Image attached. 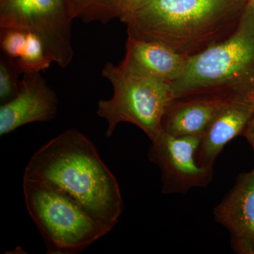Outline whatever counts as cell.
<instances>
[{
  "instance_id": "3957f363",
  "label": "cell",
  "mask_w": 254,
  "mask_h": 254,
  "mask_svg": "<svg viewBox=\"0 0 254 254\" xmlns=\"http://www.w3.org/2000/svg\"><path fill=\"white\" fill-rule=\"evenodd\" d=\"M174 100L246 98L254 91V9L246 4L236 31L225 41L189 58L171 83Z\"/></svg>"
},
{
  "instance_id": "5b68a950",
  "label": "cell",
  "mask_w": 254,
  "mask_h": 254,
  "mask_svg": "<svg viewBox=\"0 0 254 254\" xmlns=\"http://www.w3.org/2000/svg\"><path fill=\"white\" fill-rule=\"evenodd\" d=\"M102 76L113 87V96L100 100L97 114L108 123L106 136L113 134L120 123L136 125L150 141L163 131V120L174 100L171 85L158 78L124 71L111 63L105 64Z\"/></svg>"
},
{
  "instance_id": "e0dca14e",
  "label": "cell",
  "mask_w": 254,
  "mask_h": 254,
  "mask_svg": "<svg viewBox=\"0 0 254 254\" xmlns=\"http://www.w3.org/2000/svg\"><path fill=\"white\" fill-rule=\"evenodd\" d=\"M152 0H119V18L120 21L126 23L136 11Z\"/></svg>"
},
{
  "instance_id": "2e32d148",
  "label": "cell",
  "mask_w": 254,
  "mask_h": 254,
  "mask_svg": "<svg viewBox=\"0 0 254 254\" xmlns=\"http://www.w3.org/2000/svg\"><path fill=\"white\" fill-rule=\"evenodd\" d=\"M28 31L14 28H0L1 53L13 59L21 57L26 46Z\"/></svg>"
},
{
  "instance_id": "8992f818",
  "label": "cell",
  "mask_w": 254,
  "mask_h": 254,
  "mask_svg": "<svg viewBox=\"0 0 254 254\" xmlns=\"http://www.w3.org/2000/svg\"><path fill=\"white\" fill-rule=\"evenodd\" d=\"M73 20L67 0H0V28L38 35L48 57L63 68L73 60Z\"/></svg>"
},
{
  "instance_id": "7a4b0ae2",
  "label": "cell",
  "mask_w": 254,
  "mask_h": 254,
  "mask_svg": "<svg viewBox=\"0 0 254 254\" xmlns=\"http://www.w3.org/2000/svg\"><path fill=\"white\" fill-rule=\"evenodd\" d=\"M247 0H152L125 24L128 37L194 56L235 33Z\"/></svg>"
},
{
  "instance_id": "9c48e42d",
  "label": "cell",
  "mask_w": 254,
  "mask_h": 254,
  "mask_svg": "<svg viewBox=\"0 0 254 254\" xmlns=\"http://www.w3.org/2000/svg\"><path fill=\"white\" fill-rule=\"evenodd\" d=\"M58 110V96L41 73H24L16 98L0 107V135L27 124L50 121Z\"/></svg>"
},
{
  "instance_id": "9a60e30c",
  "label": "cell",
  "mask_w": 254,
  "mask_h": 254,
  "mask_svg": "<svg viewBox=\"0 0 254 254\" xmlns=\"http://www.w3.org/2000/svg\"><path fill=\"white\" fill-rule=\"evenodd\" d=\"M23 73L16 60L1 53L0 55V100L1 104L16 98L21 88L18 79Z\"/></svg>"
},
{
  "instance_id": "ac0fdd59",
  "label": "cell",
  "mask_w": 254,
  "mask_h": 254,
  "mask_svg": "<svg viewBox=\"0 0 254 254\" xmlns=\"http://www.w3.org/2000/svg\"><path fill=\"white\" fill-rule=\"evenodd\" d=\"M242 136L245 137L246 139L253 148L254 152V113L250 122L247 124V127H245L242 133Z\"/></svg>"
},
{
  "instance_id": "52a82bcc",
  "label": "cell",
  "mask_w": 254,
  "mask_h": 254,
  "mask_svg": "<svg viewBox=\"0 0 254 254\" xmlns=\"http://www.w3.org/2000/svg\"><path fill=\"white\" fill-rule=\"evenodd\" d=\"M200 136H175L165 132L151 141L148 157L161 173L165 194H185L195 187L206 188L213 180V168L198 166L195 154Z\"/></svg>"
},
{
  "instance_id": "6da1fadb",
  "label": "cell",
  "mask_w": 254,
  "mask_h": 254,
  "mask_svg": "<svg viewBox=\"0 0 254 254\" xmlns=\"http://www.w3.org/2000/svg\"><path fill=\"white\" fill-rule=\"evenodd\" d=\"M23 180L42 182L63 192L110 230L123 211L116 177L89 138L74 128L37 150L26 165Z\"/></svg>"
},
{
  "instance_id": "8fae6325",
  "label": "cell",
  "mask_w": 254,
  "mask_h": 254,
  "mask_svg": "<svg viewBox=\"0 0 254 254\" xmlns=\"http://www.w3.org/2000/svg\"><path fill=\"white\" fill-rule=\"evenodd\" d=\"M254 113L253 107L246 98H237L227 103L200 137L195 154L198 166L213 169L224 147L242 135Z\"/></svg>"
},
{
  "instance_id": "277c9868",
  "label": "cell",
  "mask_w": 254,
  "mask_h": 254,
  "mask_svg": "<svg viewBox=\"0 0 254 254\" xmlns=\"http://www.w3.org/2000/svg\"><path fill=\"white\" fill-rule=\"evenodd\" d=\"M23 190L26 208L41 232L48 254L79 253L112 230L49 185L23 180Z\"/></svg>"
},
{
  "instance_id": "ffe728a7",
  "label": "cell",
  "mask_w": 254,
  "mask_h": 254,
  "mask_svg": "<svg viewBox=\"0 0 254 254\" xmlns=\"http://www.w3.org/2000/svg\"><path fill=\"white\" fill-rule=\"evenodd\" d=\"M247 5L254 9V0H247Z\"/></svg>"
},
{
  "instance_id": "4fadbf2b",
  "label": "cell",
  "mask_w": 254,
  "mask_h": 254,
  "mask_svg": "<svg viewBox=\"0 0 254 254\" xmlns=\"http://www.w3.org/2000/svg\"><path fill=\"white\" fill-rule=\"evenodd\" d=\"M73 19L106 24L119 18V0H67Z\"/></svg>"
},
{
  "instance_id": "5bb4252c",
  "label": "cell",
  "mask_w": 254,
  "mask_h": 254,
  "mask_svg": "<svg viewBox=\"0 0 254 254\" xmlns=\"http://www.w3.org/2000/svg\"><path fill=\"white\" fill-rule=\"evenodd\" d=\"M18 66L24 73H41L53 63L47 54L44 43L38 35L28 32L24 50L18 59Z\"/></svg>"
},
{
  "instance_id": "7c38bea8",
  "label": "cell",
  "mask_w": 254,
  "mask_h": 254,
  "mask_svg": "<svg viewBox=\"0 0 254 254\" xmlns=\"http://www.w3.org/2000/svg\"><path fill=\"white\" fill-rule=\"evenodd\" d=\"M233 100L219 97L175 99L163 120V131L172 136L201 137L222 108Z\"/></svg>"
},
{
  "instance_id": "30bf717a",
  "label": "cell",
  "mask_w": 254,
  "mask_h": 254,
  "mask_svg": "<svg viewBox=\"0 0 254 254\" xmlns=\"http://www.w3.org/2000/svg\"><path fill=\"white\" fill-rule=\"evenodd\" d=\"M188 59L158 42L128 37L126 54L118 66L127 72L158 78L171 84L181 76Z\"/></svg>"
},
{
  "instance_id": "d6986e66",
  "label": "cell",
  "mask_w": 254,
  "mask_h": 254,
  "mask_svg": "<svg viewBox=\"0 0 254 254\" xmlns=\"http://www.w3.org/2000/svg\"><path fill=\"white\" fill-rule=\"evenodd\" d=\"M246 99L248 100L249 102L251 103V105H252V107H253L254 110V91L253 93H250V95H248V96L246 98Z\"/></svg>"
},
{
  "instance_id": "ba28073f",
  "label": "cell",
  "mask_w": 254,
  "mask_h": 254,
  "mask_svg": "<svg viewBox=\"0 0 254 254\" xmlns=\"http://www.w3.org/2000/svg\"><path fill=\"white\" fill-rule=\"evenodd\" d=\"M213 213L228 230L235 253L254 254V168L239 175Z\"/></svg>"
}]
</instances>
